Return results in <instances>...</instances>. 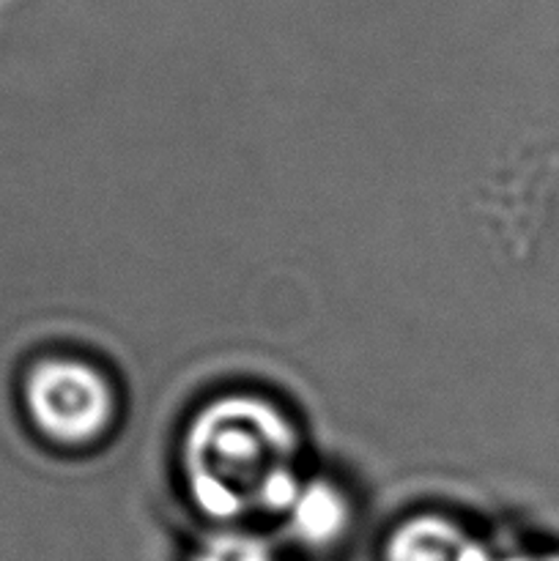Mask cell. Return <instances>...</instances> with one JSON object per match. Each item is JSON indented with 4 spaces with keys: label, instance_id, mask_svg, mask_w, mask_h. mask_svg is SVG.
<instances>
[{
    "label": "cell",
    "instance_id": "obj_1",
    "mask_svg": "<svg viewBox=\"0 0 559 561\" xmlns=\"http://www.w3.org/2000/svg\"><path fill=\"white\" fill-rule=\"evenodd\" d=\"M184 471L192 499L208 518L285 513L301 485L296 433L266 400L223 398L186 431Z\"/></svg>",
    "mask_w": 559,
    "mask_h": 561
},
{
    "label": "cell",
    "instance_id": "obj_2",
    "mask_svg": "<svg viewBox=\"0 0 559 561\" xmlns=\"http://www.w3.org/2000/svg\"><path fill=\"white\" fill-rule=\"evenodd\" d=\"M27 414L38 431L64 444H85L113 416V392L96 367L77 359H47L25 383Z\"/></svg>",
    "mask_w": 559,
    "mask_h": 561
},
{
    "label": "cell",
    "instance_id": "obj_3",
    "mask_svg": "<svg viewBox=\"0 0 559 561\" xmlns=\"http://www.w3.org/2000/svg\"><path fill=\"white\" fill-rule=\"evenodd\" d=\"M387 561H493V553L453 520L422 515L395 531L387 546Z\"/></svg>",
    "mask_w": 559,
    "mask_h": 561
},
{
    "label": "cell",
    "instance_id": "obj_4",
    "mask_svg": "<svg viewBox=\"0 0 559 561\" xmlns=\"http://www.w3.org/2000/svg\"><path fill=\"white\" fill-rule=\"evenodd\" d=\"M290 529L310 546H327L343 535L349 524V507L338 488L329 482H301L294 502L285 510Z\"/></svg>",
    "mask_w": 559,
    "mask_h": 561
},
{
    "label": "cell",
    "instance_id": "obj_5",
    "mask_svg": "<svg viewBox=\"0 0 559 561\" xmlns=\"http://www.w3.org/2000/svg\"><path fill=\"white\" fill-rule=\"evenodd\" d=\"M195 561H274L269 548L261 540L247 535H219L212 537L197 551Z\"/></svg>",
    "mask_w": 559,
    "mask_h": 561
},
{
    "label": "cell",
    "instance_id": "obj_6",
    "mask_svg": "<svg viewBox=\"0 0 559 561\" xmlns=\"http://www.w3.org/2000/svg\"><path fill=\"white\" fill-rule=\"evenodd\" d=\"M493 561H559V557H493Z\"/></svg>",
    "mask_w": 559,
    "mask_h": 561
}]
</instances>
